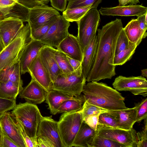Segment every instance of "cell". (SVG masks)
Masks as SVG:
<instances>
[{
  "label": "cell",
  "mask_w": 147,
  "mask_h": 147,
  "mask_svg": "<svg viewBox=\"0 0 147 147\" xmlns=\"http://www.w3.org/2000/svg\"><path fill=\"white\" fill-rule=\"evenodd\" d=\"M123 28L121 20L117 18L97 29L95 57L87 82L111 79L116 74L113 60L117 39Z\"/></svg>",
  "instance_id": "1"
},
{
  "label": "cell",
  "mask_w": 147,
  "mask_h": 147,
  "mask_svg": "<svg viewBox=\"0 0 147 147\" xmlns=\"http://www.w3.org/2000/svg\"><path fill=\"white\" fill-rule=\"evenodd\" d=\"M84 100L108 111L127 109L125 98L118 91L106 84L92 81L84 85Z\"/></svg>",
  "instance_id": "2"
},
{
  "label": "cell",
  "mask_w": 147,
  "mask_h": 147,
  "mask_svg": "<svg viewBox=\"0 0 147 147\" xmlns=\"http://www.w3.org/2000/svg\"><path fill=\"white\" fill-rule=\"evenodd\" d=\"M11 114L30 138L37 141L39 123L42 117L37 106L28 102L16 105Z\"/></svg>",
  "instance_id": "3"
},
{
  "label": "cell",
  "mask_w": 147,
  "mask_h": 147,
  "mask_svg": "<svg viewBox=\"0 0 147 147\" xmlns=\"http://www.w3.org/2000/svg\"><path fill=\"white\" fill-rule=\"evenodd\" d=\"M32 40L30 27L28 23L0 52V71L19 61L23 50Z\"/></svg>",
  "instance_id": "4"
},
{
  "label": "cell",
  "mask_w": 147,
  "mask_h": 147,
  "mask_svg": "<svg viewBox=\"0 0 147 147\" xmlns=\"http://www.w3.org/2000/svg\"><path fill=\"white\" fill-rule=\"evenodd\" d=\"M86 81L81 65L71 72L59 75L53 82L52 89L77 97L81 94Z\"/></svg>",
  "instance_id": "5"
},
{
  "label": "cell",
  "mask_w": 147,
  "mask_h": 147,
  "mask_svg": "<svg viewBox=\"0 0 147 147\" xmlns=\"http://www.w3.org/2000/svg\"><path fill=\"white\" fill-rule=\"evenodd\" d=\"M81 111L65 113L58 121L60 135L64 147H72L75 139L83 122Z\"/></svg>",
  "instance_id": "6"
},
{
  "label": "cell",
  "mask_w": 147,
  "mask_h": 147,
  "mask_svg": "<svg viewBox=\"0 0 147 147\" xmlns=\"http://www.w3.org/2000/svg\"><path fill=\"white\" fill-rule=\"evenodd\" d=\"M100 20V14L97 8L91 7L79 20L77 37L83 53L91 40L96 36Z\"/></svg>",
  "instance_id": "7"
},
{
  "label": "cell",
  "mask_w": 147,
  "mask_h": 147,
  "mask_svg": "<svg viewBox=\"0 0 147 147\" xmlns=\"http://www.w3.org/2000/svg\"><path fill=\"white\" fill-rule=\"evenodd\" d=\"M96 131L97 135L118 142L125 147H136L137 132L133 128L125 130L98 123Z\"/></svg>",
  "instance_id": "8"
},
{
  "label": "cell",
  "mask_w": 147,
  "mask_h": 147,
  "mask_svg": "<svg viewBox=\"0 0 147 147\" xmlns=\"http://www.w3.org/2000/svg\"><path fill=\"white\" fill-rule=\"evenodd\" d=\"M118 91H128L134 95L147 96V81L140 76L126 77L119 76L116 77L112 84Z\"/></svg>",
  "instance_id": "9"
},
{
  "label": "cell",
  "mask_w": 147,
  "mask_h": 147,
  "mask_svg": "<svg viewBox=\"0 0 147 147\" xmlns=\"http://www.w3.org/2000/svg\"><path fill=\"white\" fill-rule=\"evenodd\" d=\"M60 15L56 10L45 5L30 9L28 22L31 30L35 29L55 21Z\"/></svg>",
  "instance_id": "10"
},
{
  "label": "cell",
  "mask_w": 147,
  "mask_h": 147,
  "mask_svg": "<svg viewBox=\"0 0 147 147\" xmlns=\"http://www.w3.org/2000/svg\"><path fill=\"white\" fill-rule=\"evenodd\" d=\"M70 25L69 22L60 15L39 41L44 45L57 48L61 42L69 34L68 29Z\"/></svg>",
  "instance_id": "11"
},
{
  "label": "cell",
  "mask_w": 147,
  "mask_h": 147,
  "mask_svg": "<svg viewBox=\"0 0 147 147\" xmlns=\"http://www.w3.org/2000/svg\"><path fill=\"white\" fill-rule=\"evenodd\" d=\"M52 116L42 117L38 125L37 136L48 141L52 147H64L61 138L58 121Z\"/></svg>",
  "instance_id": "12"
},
{
  "label": "cell",
  "mask_w": 147,
  "mask_h": 147,
  "mask_svg": "<svg viewBox=\"0 0 147 147\" xmlns=\"http://www.w3.org/2000/svg\"><path fill=\"white\" fill-rule=\"evenodd\" d=\"M23 22L18 18L9 17L0 19V36L5 47L17 36L24 26Z\"/></svg>",
  "instance_id": "13"
},
{
  "label": "cell",
  "mask_w": 147,
  "mask_h": 147,
  "mask_svg": "<svg viewBox=\"0 0 147 147\" xmlns=\"http://www.w3.org/2000/svg\"><path fill=\"white\" fill-rule=\"evenodd\" d=\"M0 125L3 131L19 147H26L11 113L7 111L0 115Z\"/></svg>",
  "instance_id": "14"
},
{
  "label": "cell",
  "mask_w": 147,
  "mask_h": 147,
  "mask_svg": "<svg viewBox=\"0 0 147 147\" xmlns=\"http://www.w3.org/2000/svg\"><path fill=\"white\" fill-rule=\"evenodd\" d=\"M34 80L48 92L52 90V81L50 76L42 64L39 53L30 65L28 71Z\"/></svg>",
  "instance_id": "15"
},
{
  "label": "cell",
  "mask_w": 147,
  "mask_h": 147,
  "mask_svg": "<svg viewBox=\"0 0 147 147\" xmlns=\"http://www.w3.org/2000/svg\"><path fill=\"white\" fill-rule=\"evenodd\" d=\"M55 50L54 48L45 45L39 53L40 60L49 73L52 82L59 75L63 73L55 57Z\"/></svg>",
  "instance_id": "16"
},
{
  "label": "cell",
  "mask_w": 147,
  "mask_h": 147,
  "mask_svg": "<svg viewBox=\"0 0 147 147\" xmlns=\"http://www.w3.org/2000/svg\"><path fill=\"white\" fill-rule=\"evenodd\" d=\"M47 92L43 87L31 78L29 83L19 93V97L29 102L40 104L45 100Z\"/></svg>",
  "instance_id": "17"
},
{
  "label": "cell",
  "mask_w": 147,
  "mask_h": 147,
  "mask_svg": "<svg viewBox=\"0 0 147 147\" xmlns=\"http://www.w3.org/2000/svg\"><path fill=\"white\" fill-rule=\"evenodd\" d=\"M105 113L115 120L119 128L129 130L136 122V109L135 106L125 109L108 111Z\"/></svg>",
  "instance_id": "18"
},
{
  "label": "cell",
  "mask_w": 147,
  "mask_h": 147,
  "mask_svg": "<svg viewBox=\"0 0 147 147\" xmlns=\"http://www.w3.org/2000/svg\"><path fill=\"white\" fill-rule=\"evenodd\" d=\"M99 11L102 16H137L147 12V8L140 5L117 6L113 7H101Z\"/></svg>",
  "instance_id": "19"
},
{
  "label": "cell",
  "mask_w": 147,
  "mask_h": 147,
  "mask_svg": "<svg viewBox=\"0 0 147 147\" xmlns=\"http://www.w3.org/2000/svg\"><path fill=\"white\" fill-rule=\"evenodd\" d=\"M57 49L67 56L82 62L83 53L77 37L69 34L60 43Z\"/></svg>",
  "instance_id": "20"
},
{
  "label": "cell",
  "mask_w": 147,
  "mask_h": 147,
  "mask_svg": "<svg viewBox=\"0 0 147 147\" xmlns=\"http://www.w3.org/2000/svg\"><path fill=\"white\" fill-rule=\"evenodd\" d=\"M44 45L39 41L32 40L27 45L19 60L22 74L28 72L30 65Z\"/></svg>",
  "instance_id": "21"
},
{
  "label": "cell",
  "mask_w": 147,
  "mask_h": 147,
  "mask_svg": "<svg viewBox=\"0 0 147 147\" xmlns=\"http://www.w3.org/2000/svg\"><path fill=\"white\" fill-rule=\"evenodd\" d=\"M74 97L63 92L51 90L47 92L45 102L48 104L50 113L53 115L58 113V109L64 101L69 99H76Z\"/></svg>",
  "instance_id": "22"
},
{
  "label": "cell",
  "mask_w": 147,
  "mask_h": 147,
  "mask_svg": "<svg viewBox=\"0 0 147 147\" xmlns=\"http://www.w3.org/2000/svg\"><path fill=\"white\" fill-rule=\"evenodd\" d=\"M97 39L96 35L90 42L83 53L81 66L82 73L86 79L90 71L95 58Z\"/></svg>",
  "instance_id": "23"
},
{
  "label": "cell",
  "mask_w": 147,
  "mask_h": 147,
  "mask_svg": "<svg viewBox=\"0 0 147 147\" xmlns=\"http://www.w3.org/2000/svg\"><path fill=\"white\" fill-rule=\"evenodd\" d=\"M21 69L19 61L0 71V81H11L23 88L21 78Z\"/></svg>",
  "instance_id": "24"
},
{
  "label": "cell",
  "mask_w": 147,
  "mask_h": 147,
  "mask_svg": "<svg viewBox=\"0 0 147 147\" xmlns=\"http://www.w3.org/2000/svg\"><path fill=\"white\" fill-rule=\"evenodd\" d=\"M123 29L129 41L132 43L139 45L147 36L146 32L141 29L136 19H132Z\"/></svg>",
  "instance_id": "25"
},
{
  "label": "cell",
  "mask_w": 147,
  "mask_h": 147,
  "mask_svg": "<svg viewBox=\"0 0 147 147\" xmlns=\"http://www.w3.org/2000/svg\"><path fill=\"white\" fill-rule=\"evenodd\" d=\"M96 135V131L83 122L77 134L72 146L86 147Z\"/></svg>",
  "instance_id": "26"
},
{
  "label": "cell",
  "mask_w": 147,
  "mask_h": 147,
  "mask_svg": "<svg viewBox=\"0 0 147 147\" xmlns=\"http://www.w3.org/2000/svg\"><path fill=\"white\" fill-rule=\"evenodd\" d=\"M23 88L10 81H0V98L16 100Z\"/></svg>",
  "instance_id": "27"
},
{
  "label": "cell",
  "mask_w": 147,
  "mask_h": 147,
  "mask_svg": "<svg viewBox=\"0 0 147 147\" xmlns=\"http://www.w3.org/2000/svg\"><path fill=\"white\" fill-rule=\"evenodd\" d=\"M139 45L138 43L130 42L129 45L127 48L115 55L113 65L115 66L122 65L129 61L131 58Z\"/></svg>",
  "instance_id": "28"
},
{
  "label": "cell",
  "mask_w": 147,
  "mask_h": 147,
  "mask_svg": "<svg viewBox=\"0 0 147 147\" xmlns=\"http://www.w3.org/2000/svg\"><path fill=\"white\" fill-rule=\"evenodd\" d=\"M76 99H69L63 102L59 107L58 113H65L78 111L82 108L84 101L80 96Z\"/></svg>",
  "instance_id": "29"
},
{
  "label": "cell",
  "mask_w": 147,
  "mask_h": 147,
  "mask_svg": "<svg viewBox=\"0 0 147 147\" xmlns=\"http://www.w3.org/2000/svg\"><path fill=\"white\" fill-rule=\"evenodd\" d=\"M92 7V5L80 8L66 9L63 12L62 16L67 20L72 22L80 20Z\"/></svg>",
  "instance_id": "30"
},
{
  "label": "cell",
  "mask_w": 147,
  "mask_h": 147,
  "mask_svg": "<svg viewBox=\"0 0 147 147\" xmlns=\"http://www.w3.org/2000/svg\"><path fill=\"white\" fill-rule=\"evenodd\" d=\"M88 147H125L120 143L96 134L88 145Z\"/></svg>",
  "instance_id": "31"
},
{
  "label": "cell",
  "mask_w": 147,
  "mask_h": 147,
  "mask_svg": "<svg viewBox=\"0 0 147 147\" xmlns=\"http://www.w3.org/2000/svg\"><path fill=\"white\" fill-rule=\"evenodd\" d=\"M55 57L58 65L63 73H69L74 71L65 54L56 49Z\"/></svg>",
  "instance_id": "32"
},
{
  "label": "cell",
  "mask_w": 147,
  "mask_h": 147,
  "mask_svg": "<svg viewBox=\"0 0 147 147\" xmlns=\"http://www.w3.org/2000/svg\"><path fill=\"white\" fill-rule=\"evenodd\" d=\"M80 111L82 113L83 118L90 115L99 114L108 111L86 101L84 102L83 107Z\"/></svg>",
  "instance_id": "33"
},
{
  "label": "cell",
  "mask_w": 147,
  "mask_h": 147,
  "mask_svg": "<svg viewBox=\"0 0 147 147\" xmlns=\"http://www.w3.org/2000/svg\"><path fill=\"white\" fill-rule=\"evenodd\" d=\"M102 0H69L66 9L80 8L92 5V7L97 8Z\"/></svg>",
  "instance_id": "34"
},
{
  "label": "cell",
  "mask_w": 147,
  "mask_h": 147,
  "mask_svg": "<svg viewBox=\"0 0 147 147\" xmlns=\"http://www.w3.org/2000/svg\"><path fill=\"white\" fill-rule=\"evenodd\" d=\"M123 28L120 32L117 39L115 55L127 48L129 45L130 41L124 32Z\"/></svg>",
  "instance_id": "35"
},
{
  "label": "cell",
  "mask_w": 147,
  "mask_h": 147,
  "mask_svg": "<svg viewBox=\"0 0 147 147\" xmlns=\"http://www.w3.org/2000/svg\"><path fill=\"white\" fill-rule=\"evenodd\" d=\"M135 106L136 109V122L139 123L147 118V98L136 104Z\"/></svg>",
  "instance_id": "36"
},
{
  "label": "cell",
  "mask_w": 147,
  "mask_h": 147,
  "mask_svg": "<svg viewBox=\"0 0 147 147\" xmlns=\"http://www.w3.org/2000/svg\"><path fill=\"white\" fill-rule=\"evenodd\" d=\"M55 21L36 29H30L31 36L32 40L40 41L46 34L51 25Z\"/></svg>",
  "instance_id": "37"
},
{
  "label": "cell",
  "mask_w": 147,
  "mask_h": 147,
  "mask_svg": "<svg viewBox=\"0 0 147 147\" xmlns=\"http://www.w3.org/2000/svg\"><path fill=\"white\" fill-rule=\"evenodd\" d=\"M144 124L143 129L136 133L137 147H147V118L144 119Z\"/></svg>",
  "instance_id": "38"
},
{
  "label": "cell",
  "mask_w": 147,
  "mask_h": 147,
  "mask_svg": "<svg viewBox=\"0 0 147 147\" xmlns=\"http://www.w3.org/2000/svg\"><path fill=\"white\" fill-rule=\"evenodd\" d=\"M18 0H0V11L7 17L14 7L18 3Z\"/></svg>",
  "instance_id": "39"
},
{
  "label": "cell",
  "mask_w": 147,
  "mask_h": 147,
  "mask_svg": "<svg viewBox=\"0 0 147 147\" xmlns=\"http://www.w3.org/2000/svg\"><path fill=\"white\" fill-rule=\"evenodd\" d=\"M98 123L118 128L115 119L107 114L105 112L100 114L98 119Z\"/></svg>",
  "instance_id": "40"
},
{
  "label": "cell",
  "mask_w": 147,
  "mask_h": 147,
  "mask_svg": "<svg viewBox=\"0 0 147 147\" xmlns=\"http://www.w3.org/2000/svg\"><path fill=\"white\" fill-rule=\"evenodd\" d=\"M15 120L18 128L25 142L26 147H38L37 141L28 136L21 124Z\"/></svg>",
  "instance_id": "41"
},
{
  "label": "cell",
  "mask_w": 147,
  "mask_h": 147,
  "mask_svg": "<svg viewBox=\"0 0 147 147\" xmlns=\"http://www.w3.org/2000/svg\"><path fill=\"white\" fill-rule=\"evenodd\" d=\"M16 105V100L0 98V116L6 112L12 110Z\"/></svg>",
  "instance_id": "42"
},
{
  "label": "cell",
  "mask_w": 147,
  "mask_h": 147,
  "mask_svg": "<svg viewBox=\"0 0 147 147\" xmlns=\"http://www.w3.org/2000/svg\"><path fill=\"white\" fill-rule=\"evenodd\" d=\"M18 3L29 9L45 5L42 0H18Z\"/></svg>",
  "instance_id": "43"
},
{
  "label": "cell",
  "mask_w": 147,
  "mask_h": 147,
  "mask_svg": "<svg viewBox=\"0 0 147 147\" xmlns=\"http://www.w3.org/2000/svg\"><path fill=\"white\" fill-rule=\"evenodd\" d=\"M99 114L89 116L83 118V121L92 129L96 131Z\"/></svg>",
  "instance_id": "44"
},
{
  "label": "cell",
  "mask_w": 147,
  "mask_h": 147,
  "mask_svg": "<svg viewBox=\"0 0 147 147\" xmlns=\"http://www.w3.org/2000/svg\"><path fill=\"white\" fill-rule=\"evenodd\" d=\"M67 0H50L51 6L54 8L62 12L66 9Z\"/></svg>",
  "instance_id": "45"
},
{
  "label": "cell",
  "mask_w": 147,
  "mask_h": 147,
  "mask_svg": "<svg viewBox=\"0 0 147 147\" xmlns=\"http://www.w3.org/2000/svg\"><path fill=\"white\" fill-rule=\"evenodd\" d=\"M147 12L145 14L138 16L136 19L138 21L140 28L145 32L147 28Z\"/></svg>",
  "instance_id": "46"
},
{
  "label": "cell",
  "mask_w": 147,
  "mask_h": 147,
  "mask_svg": "<svg viewBox=\"0 0 147 147\" xmlns=\"http://www.w3.org/2000/svg\"><path fill=\"white\" fill-rule=\"evenodd\" d=\"M3 132L2 147H19L5 133Z\"/></svg>",
  "instance_id": "47"
},
{
  "label": "cell",
  "mask_w": 147,
  "mask_h": 147,
  "mask_svg": "<svg viewBox=\"0 0 147 147\" xmlns=\"http://www.w3.org/2000/svg\"><path fill=\"white\" fill-rule=\"evenodd\" d=\"M119 6H124L136 5L139 0H119Z\"/></svg>",
  "instance_id": "48"
},
{
  "label": "cell",
  "mask_w": 147,
  "mask_h": 147,
  "mask_svg": "<svg viewBox=\"0 0 147 147\" xmlns=\"http://www.w3.org/2000/svg\"><path fill=\"white\" fill-rule=\"evenodd\" d=\"M66 56L70 64L73 68L74 70L77 69L81 65V62L71 58L67 55Z\"/></svg>",
  "instance_id": "49"
},
{
  "label": "cell",
  "mask_w": 147,
  "mask_h": 147,
  "mask_svg": "<svg viewBox=\"0 0 147 147\" xmlns=\"http://www.w3.org/2000/svg\"><path fill=\"white\" fill-rule=\"evenodd\" d=\"M37 143L38 147H52L48 141L42 138L38 137Z\"/></svg>",
  "instance_id": "50"
},
{
  "label": "cell",
  "mask_w": 147,
  "mask_h": 147,
  "mask_svg": "<svg viewBox=\"0 0 147 147\" xmlns=\"http://www.w3.org/2000/svg\"><path fill=\"white\" fill-rule=\"evenodd\" d=\"M3 136V131L0 125V147H2Z\"/></svg>",
  "instance_id": "51"
},
{
  "label": "cell",
  "mask_w": 147,
  "mask_h": 147,
  "mask_svg": "<svg viewBox=\"0 0 147 147\" xmlns=\"http://www.w3.org/2000/svg\"><path fill=\"white\" fill-rule=\"evenodd\" d=\"M141 74L143 77H147V69H144L141 70Z\"/></svg>",
  "instance_id": "52"
},
{
  "label": "cell",
  "mask_w": 147,
  "mask_h": 147,
  "mask_svg": "<svg viewBox=\"0 0 147 147\" xmlns=\"http://www.w3.org/2000/svg\"><path fill=\"white\" fill-rule=\"evenodd\" d=\"M5 47L2 40L0 36V53Z\"/></svg>",
  "instance_id": "53"
},
{
  "label": "cell",
  "mask_w": 147,
  "mask_h": 147,
  "mask_svg": "<svg viewBox=\"0 0 147 147\" xmlns=\"http://www.w3.org/2000/svg\"><path fill=\"white\" fill-rule=\"evenodd\" d=\"M6 15L0 11V19L5 18Z\"/></svg>",
  "instance_id": "54"
},
{
  "label": "cell",
  "mask_w": 147,
  "mask_h": 147,
  "mask_svg": "<svg viewBox=\"0 0 147 147\" xmlns=\"http://www.w3.org/2000/svg\"><path fill=\"white\" fill-rule=\"evenodd\" d=\"M42 1L44 2H47L49 0H42Z\"/></svg>",
  "instance_id": "55"
}]
</instances>
